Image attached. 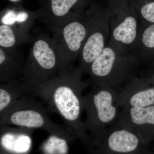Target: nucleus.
Wrapping results in <instances>:
<instances>
[{
	"mask_svg": "<svg viewBox=\"0 0 154 154\" xmlns=\"http://www.w3.org/2000/svg\"><path fill=\"white\" fill-rule=\"evenodd\" d=\"M21 81L30 95L33 90L60 71L57 49L53 38L46 33L33 36Z\"/></svg>",
	"mask_w": 154,
	"mask_h": 154,
	"instance_id": "4",
	"label": "nucleus"
},
{
	"mask_svg": "<svg viewBox=\"0 0 154 154\" xmlns=\"http://www.w3.org/2000/svg\"><path fill=\"white\" fill-rule=\"evenodd\" d=\"M119 93L117 88L92 85L89 93L83 97L86 113L84 125L90 140L91 151L96 141L117 120L120 107L117 102Z\"/></svg>",
	"mask_w": 154,
	"mask_h": 154,
	"instance_id": "2",
	"label": "nucleus"
},
{
	"mask_svg": "<svg viewBox=\"0 0 154 154\" xmlns=\"http://www.w3.org/2000/svg\"><path fill=\"white\" fill-rule=\"evenodd\" d=\"M25 63L23 54L18 48L0 47V82L4 83L22 79Z\"/></svg>",
	"mask_w": 154,
	"mask_h": 154,
	"instance_id": "15",
	"label": "nucleus"
},
{
	"mask_svg": "<svg viewBox=\"0 0 154 154\" xmlns=\"http://www.w3.org/2000/svg\"><path fill=\"white\" fill-rule=\"evenodd\" d=\"M116 122L139 138L144 145L154 141V105L121 108Z\"/></svg>",
	"mask_w": 154,
	"mask_h": 154,
	"instance_id": "11",
	"label": "nucleus"
},
{
	"mask_svg": "<svg viewBox=\"0 0 154 154\" xmlns=\"http://www.w3.org/2000/svg\"><path fill=\"white\" fill-rule=\"evenodd\" d=\"M39 148L42 153L66 154L69 152V143L72 141L67 138L57 134H49Z\"/></svg>",
	"mask_w": 154,
	"mask_h": 154,
	"instance_id": "19",
	"label": "nucleus"
},
{
	"mask_svg": "<svg viewBox=\"0 0 154 154\" xmlns=\"http://www.w3.org/2000/svg\"><path fill=\"white\" fill-rule=\"evenodd\" d=\"M29 95L28 89L21 80H15L0 85V114L9 109L25 95Z\"/></svg>",
	"mask_w": 154,
	"mask_h": 154,
	"instance_id": "16",
	"label": "nucleus"
},
{
	"mask_svg": "<svg viewBox=\"0 0 154 154\" xmlns=\"http://www.w3.org/2000/svg\"><path fill=\"white\" fill-rule=\"evenodd\" d=\"M139 68L129 51L108 42L91 64L88 74L92 85L118 89L137 74Z\"/></svg>",
	"mask_w": 154,
	"mask_h": 154,
	"instance_id": "3",
	"label": "nucleus"
},
{
	"mask_svg": "<svg viewBox=\"0 0 154 154\" xmlns=\"http://www.w3.org/2000/svg\"><path fill=\"white\" fill-rule=\"evenodd\" d=\"M88 0H50L46 8L38 11L48 29L63 27L85 14Z\"/></svg>",
	"mask_w": 154,
	"mask_h": 154,
	"instance_id": "12",
	"label": "nucleus"
},
{
	"mask_svg": "<svg viewBox=\"0 0 154 154\" xmlns=\"http://www.w3.org/2000/svg\"><path fill=\"white\" fill-rule=\"evenodd\" d=\"M11 2H19L20 0H9Z\"/></svg>",
	"mask_w": 154,
	"mask_h": 154,
	"instance_id": "21",
	"label": "nucleus"
},
{
	"mask_svg": "<svg viewBox=\"0 0 154 154\" xmlns=\"http://www.w3.org/2000/svg\"><path fill=\"white\" fill-rule=\"evenodd\" d=\"M38 19V12L8 9L1 14V24L11 25L30 32L34 21Z\"/></svg>",
	"mask_w": 154,
	"mask_h": 154,
	"instance_id": "17",
	"label": "nucleus"
},
{
	"mask_svg": "<svg viewBox=\"0 0 154 154\" xmlns=\"http://www.w3.org/2000/svg\"><path fill=\"white\" fill-rule=\"evenodd\" d=\"M90 28V17L86 9L85 14L63 27L49 29L57 49L60 71L72 66L79 57Z\"/></svg>",
	"mask_w": 154,
	"mask_h": 154,
	"instance_id": "8",
	"label": "nucleus"
},
{
	"mask_svg": "<svg viewBox=\"0 0 154 154\" xmlns=\"http://www.w3.org/2000/svg\"><path fill=\"white\" fill-rule=\"evenodd\" d=\"M33 36L30 32L11 25H0V47L16 48L22 44L31 42Z\"/></svg>",
	"mask_w": 154,
	"mask_h": 154,
	"instance_id": "18",
	"label": "nucleus"
},
{
	"mask_svg": "<svg viewBox=\"0 0 154 154\" xmlns=\"http://www.w3.org/2000/svg\"><path fill=\"white\" fill-rule=\"evenodd\" d=\"M110 18L108 43L118 49L129 51L139 31L140 21L128 0H106Z\"/></svg>",
	"mask_w": 154,
	"mask_h": 154,
	"instance_id": "7",
	"label": "nucleus"
},
{
	"mask_svg": "<svg viewBox=\"0 0 154 154\" xmlns=\"http://www.w3.org/2000/svg\"><path fill=\"white\" fill-rule=\"evenodd\" d=\"M128 1L136 11L140 22L154 24V0Z\"/></svg>",
	"mask_w": 154,
	"mask_h": 154,
	"instance_id": "20",
	"label": "nucleus"
},
{
	"mask_svg": "<svg viewBox=\"0 0 154 154\" xmlns=\"http://www.w3.org/2000/svg\"><path fill=\"white\" fill-rule=\"evenodd\" d=\"M117 102L121 108L154 105V68L128 82L119 91Z\"/></svg>",
	"mask_w": 154,
	"mask_h": 154,
	"instance_id": "10",
	"label": "nucleus"
},
{
	"mask_svg": "<svg viewBox=\"0 0 154 154\" xmlns=\"http://www.w3.org/2000/svg\"><path fill=\"white\" fill-rule=\"evenodd\" d=\"M33 96L25 95L4 113L0 114V125L42 129L49 134L64 137L72 141L75 138L64 126L51 120L46 108Z\"/></svg>",
	"mask_w": 154,
	"mask_h": 154,
	"instance_id": "5",
	"label": "nucleus"
},
{
	"mask_svg": "<svg viewBox=\"0 0 154 154\" xmlns=\"http://www.w3.org/2000/svg\"><path fill=\"white\" fill-rule=\"evenodd\" d=\"M82 73L73 66L61 70L55 76L42 83L30 95L39 97L47 105V109L60 116L64 126L89 149L90 140L84 122L82 91L91 81H83Z\"/></svg>",
	"mask_w": 154,
	"mask_h": 154,
	"instance_id": "1",
	"label": "nucleus"
},
{
	"mask_svg": "<svg viewBox=\"0 0 154 154\" xmlns=\"http://www.w3.org/2000/svg\"><path fill=\"white\" fill-rule=\"evenodd\" d=\"M129 52L139 67H154V24L140 22L137 38Z\"/></svg>",
	"mask_w": 154,
	"mask_h": 154,
	"instance_id": "14",
	"label": "nucleus"
},
{
	"mask_svg": "<svg viewBox=\"0 0 154 154\" xmlns=\"http://www.w3.org/2000/svg\"><path fill=\"white\" fill-rule=\"evenodd\" d=\"M91 152L96 154H149L147 146L129 130L119 126L116 121L107 128L94 143Z\"/></svg>",
	"mask_w": 154,
	"mask_h": 154,
	"instance_id": "9",
	"label": "nucleus"
},
{
	"mask_svg": "<svg viewBox=\"0 0 154 154\" xmlns=\"http://www.w3.org/2000/svg\"><path fill=\"white\" fill-rule=\"evenodd\" d=\"M34 129L1 125V154H27L32 146Z\"/></svg>",
	"mask_w": 154,
	"mask_h": 154,
	"instance_id": "13",
	"label": "nucleus"
},
{
	"mask_svg": "<svg viewBox=\"0 0 154 154\" xmlns=\"http://www.w3.org/2000/svg\"><path fill=\"white\" fill-rule=\"evenodd\" d=\"M90 28L79 57L77 68L82 74H88L91 64L102 53L109 41L110 18L107 5L92 4L87 9Z\"/></svg>",
	"mask_w": 154,
	"mask_h": 154,
	"instance_id": "6",
	"label": "nucleus"
}]
</instances>
